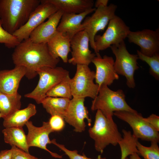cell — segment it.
Instances as JSON below:
<instances>
[{"mask_svg":"<svg viewBox=\"0 0 159 159\" xmlns=\"http://www.w3.org/2000/svg\"><path fill=\"white\" fill-rule=\"evenodd\" d=\"M26 72V68L22 66L0 71V91L9 95L16 94L20 82Z\"/></svg>","mask_w":159,"mask_h":159,"instance_id":"18","label":"cell"},{"mask_svg":"<svg viewBox=\"0 0 159 159\" xmlns=\"http://www.w3.org/2000/svg\"><path fill=\"white\" fill-rule=\"evenodd\" d=\"M2 115L0 112V118H2Z\"/></svg>","mask_w":159,"mask_h":159,"instance_id":"38","label":"cell"},{"mask_svg":"<svg viewBox=\"0 0 159 159\" xmlns=\"http://www.w3.org/2000/svg\"><path fill=\"white\" fill-rule=\"evenodd\" d=\"M130 31V27L122 19L115 15L110 21L103 34H96L95 37L96 56L100 55V51L124 41Z\"/></svg>","mask_w":159,"mask_h":159,"instance_id":"8","label":"cell"},{"mask_svg":"<svg viewBox=\"0 0 159 159\" xmlns=\"http://www.w3.org/2000/svg\"><path fill=\"white\" fill-rule=\"evenodd\" d=\"M96 9L92 8L79 14L63 13L57 26V31L66 34L71 39L78 32L84 30L82 21Z\"/></svg>","mask_w":159,"mask_h":159,"instance_id":"19","label":"cell"},{"mask_svg":"<svg viewBox=\"0 0 159 159\" xmlns=\"http://www.w3.org/2000/svg\"><path fill=\"white\" fill-rule=\"evenodd\" d=\"M84 102L85 98H72L70 100L64 116L65 121L72 126L74 130L76 132H81L85 130V120L89 125H90L92 122Z\"/></svg>","mask_w":159,"mask_h":159,"instance_id":"13","label":"cell"},{"mask_svg":"<svg viewBox=\"0 0 159 159\" xmlns=\"http://www.w3.org/2000/svg\"><path fill=\"white\" fill-rule=\"evenodd\" d=\"M91 110H100L108 119L113 118V113L116 111L137 112L127 104L122 90L113 91L104 85L99 87L97 95L92 101Z\"/></svg>","mask_w":159,"mask_h":159,"instance_id":"4","label":"cell"},{"mask_svg":"<svg viewBox=\"0 0 159 159\" xmlns=\"http://www.w3.org/2000/svg\"><path fill=\"white\" fill-rule=\"evenodd\" d=\"M149 147L143 145L138 141L137 148L138 154L141 155L144 159H159V148L158 143L151 142Z\"/></svg>","mask_w":159,"mask_h":159,"instance_id":"29","label":"cell"},{"mask_svg":"<svg viewBox=\"0 0 159 159\" xmlns=\"http://www.w3.org/2000/svg\"><path fill=\"white\" fill-rule=\"evenodd\" d=\"M63 12L58 10L31 33L29 39L35 43H47L57 32V28Z\"/></svg>","mask_w":159,"mask_h":159,"instance_id":"17","label":"cell"},{"mask_svg":"<svg viewBox=\"0 0 159 159\" xmlns=\"http://www.w3.org/2000/svg\"><path fill=\"white\" fill-rule=\"evenodd\" d=\"M21 97L18 92L9 95L0 91V112L3 119L20 109Z\"/></svg>","mask_w":159,"mask_h":159,"instance_id":"25","label":"cell"},{"mask_svg":"<svg viewBox=\"0 0 159 159\" xmlns=\"http://www.w3.org/2000/svg\"><path fill=\"white\" fill-rule=\"evenodd\" d=\"M37 112L35 105L30 103L26 108L18 110L4 118L3 125L5 128L23 127L30 117L36 114Z\"/></svg>","mask_w":159,"mask_h":159,"instance_id":"22","label":"cell"},{"mask_svg":"<svg viewBox=\"0 0 159 159\" xmlns=\"http://www.w3.org/2000/svg\"><path fill=\"white\" fill-rule=\"evenodd\" d=\"M37 74L39 80L37 85L32 91L24 96L34 100L38 104H41L50 90L69 75L68 70L59 67H43L38 70Z\"/></svg>","mask_w":159,"mask_h":159,"instance_id":"5","label":"cell"},{"mask_svg":"<svg viewBox=\"0 0 159 159\" xmlns=\"http://www.w3.org/2000/svg\"><path fill=\"white\" fill-rule=\"evenodd\" d=\"M48 122L53 132L62 131L65 125L64 118L58 115L51 116Z\"/></svg>","mask_w":159,"mask_h":159,"instance_id":"32","label":"cell"},{"mask_svg":"<svg viewBox=\"0 0 159 159\" xmlns=\"http://www.w3.org/2000/svg\"><path fill=\"white\" fill-rule=\"evenodd\" d=\"M53 4L63 13L80 14L93 8L92 0H44Z\"/></svg>","mask_w":159,"mask_h":159,"instance_id":"21","label":"cell"},{"mask_svg":"<svg viewBox=\"0 0 159 159\" xmlns=\"http://www.w3.org/2000/svg\"><path fill=\"white\" fill-rule=\"evenodd\" d=\"M114 62L112 57L107 55L103 57L100 55L96 56L92 60L96 68L95 82L99 87L103 85L110 86L119 79V75L115 69Z\"/></svg>","mask_w":159,"mask_h":159,"instance_id":"16","label":"cell"},{"mask_svg":"<svg viewBox=\"0 0 159 159\" xmlns=\"http://www.w3.org/2000/svg\"><path fill=\"white\" fill-rule=\"evenodd\" d=\"M5 142L29 153L27 136L23 127H14L5 128L2 131Z\"/></svg>","mask_w":159,"mask_h":159,"instance_id":"23","label":"cell"},{"mask_svg":"<svg viewBox=\"0 0 159 159\" xmlns=\"http://www.w3.org/2000/svg\"><path fill=\"white\" fill-rule=\"evenodd\" d=\"M25 125L28 130L26 135L27 140L29 147H37L45 150L55 158H62V155L52 152L47 148V144H51L49 135L53 132L48 122H43L42 125L40 127L34 126L32 122L29 121L26 123Z\"/></svg>","mask_w":159,"mask_h":159,"instance_id":"15","label":"cell"},{"mask_svg":"<svg viewBox=\"0 0 159 159\" xmlns=\"http://www.w3.org/2000/svg\"><path fill=\"white\" fill-rule=\"evenodd\" d=\"M90 39L85 30L75 34L70 40L72 57L68 62L73 65L89 66L96 55L90 49Z\"/></svg>","mask_w":159,"mask_h":159,"instance_id":"12","label":"cell"},{"mask_svg":"<svg viewBox=\"0 0 159 159\" xmlns=\"http://www.w3.org/2000/svg\"><path fill=\"white\" fill-rule=\"evenodd\" d=\"M129 159H142L141 158L137 153H135L130 155Z\"/></svg>","mask_w":159,"mask_h":159,"instance_id":"37","label":"cell"},{"mask_svg":"<svg viewBox=\"0 0 159 159\" xmlns=\"http://www.w3.org/2000/svg\"><path fill=\"white\" fill-rule=\"evenodd\" d=\"M88 132L94 141L95 150L102 153L107 145L116 146L122 138L113 119L107 118L99 110H97L94 125Z\"/></svg>","mask_w":159,"mask_h":159,"instance_id":"3","label":"cell"},{"mask_svg":"<svg viewBox=\"0 0 159 159\" xmlns=\"http://www.w3.org/2000/svg\"><path fill=\"white\" fill-rule=\"evenodd\" d=\"M109 1L108 0H97L95 4L96 8L100 6H107Z\"/></svg>","mask_w":159,"mask_h":159,"instance_id":"36","label":"cell"},{"mask_svg":"<svg viewBox=\"0 0 159 159\" xmlns=\"http://www.w3.org/2000/svg\"><path fill=\"white\" fill-rule=\"evenodd\" d=\"M138 59L146 62L149 65V72L156 80L159 79V54L150 57L144 55L139 50L137 51Z\"/></svg>","mask_w":159,"mask_h":159,"instance_id":"28","label":"cell"},{"mask_svg":"<svg viewBox=\"0 0 159 159\" xmlns=\"http://www.w3.org/2000/svg\"><path fill=\"white\" fill-rule=\"evenodd\" d=\"M40 0H0V19L3 28L13 35L27 22Z\"/></svg>","mask_w":159,"mask_h":159,"instance_id":"2","label":"cell"},{"mask_svg":"<svg viewBox=\"0 0 159 159\" xmlns=\"http://www.w3.org/2000/svg\"><path fill=\"white\" fill-rule=\"evenodd\" d=\"M127 38L130 42L140 47V51L145 55L151 57L159 53V29L155 31L145 29L135 32L130 31Z\"/></svg>","mask_w":159,"mask_h":159,"instance_id":"14","label":"cell"},{"mask_svg":"<svg viewBox=\"0 0 159 159\" xmlns=\"http://www.w3.org/2000/svg\"><path fill=\"white\" fill-rule=\"evenodd\" d=\"M12 154L11 149L2 150L0 152V159H11Z\"/></svg>","mask_w":159,"mask_h":159,"instance_id":"35","label":"cell"},{"mask_svg":"<svg viewBox=\"0 0 159 159\" xmlns=\"http://www.w3.org/2000/svg\"><path fill=\"white\" fill-rule=\"evenodd\" d=\"M12 154L11 159H40L19 148L11 146Z\"/></svg>","mask_w":159,"mask_h":159,"instance_id":"33","label":"cell"},{"mask_svg":"<svg viewBox=\"0 0 159 159\" xmlns=\"http://www.w3.org/2000/svg\"><path fill=\"white\" fill-rule=\"evenodd\" d=\"M58 10L52 4L41 0L40 4L32 12L26 23L13 35L20 42L29 38L36 28Z\"/></svg>","mask_w":159,"mask_h":159,"instance_id":"11","label":"cell"},{"mask_svg":"<svg viewBox=\"0 0 159 159\" xmlns=\"http://www.w3.org/2000/svg\"><path fill=\"white\" fill-rule=\"evenodd\" d=\"M122 132L123 137L118 143L121 150L120 159H125L128 155L135 153H137L138 154V151L137 148L138 139L132 134L130 131L123 129Z\"/></svg>","mask_w":159,"mask_h":159,"instance_id":"26","label":"cell"},{"mask_svg":"<svg viewBox=\"0 0 159 159\" xmlns=\"http://www.w3.org/2000/svg\"><path fill=\"white\" fill-rule=\"evenodd\" d=\"M71 39L65 33L57 31L47 42L49 51L55 58H60L63 62H68V55L71 52Z\"/></svg>","mask_w":159,"mask_h":159,"instance_id":"20","label":"cell"},{"mask_svg":"<svg viewBox=\"0 0 159 159\" xmlns=\"http://www.w3.org/2000/svg\"><path fill=\"white\" fill-rule=\"evenodd\" d=\"M117 5L111 4L107 6H100L96 8L90 16H86L82 24L87 32L91 48L96 53L95 37L97 32L104 30L110 21L115 16Z\"/></svg>","mask_w":159,"mask_h":159,"instance_id":"9","label":"cell"},{"mask_svg":"<svg viewBox=\"0 0 159 159\" xmlns=\"http://www.w3.org/2000/svg\"><path fill=\"white\" fill-rule=\"evenodd\" d=\"M51 144L54 145L63 151L70 159H94L87 157L84 153L83 154V155L79 154L78 151L76 150H72L67 149L64 145L57 143L55 139L51 140ZM95 159H106V158H105L102 157L100 155H99Z\"/></svg>","mask_w":159,"mask_h":159,"instance_id":"31","label":"cell"},{"mask_svg":"<svg viewBox=\"0 0 159 159\" xmlns=\"http://www.w3.org/2000/svg\"><path fill=\"white\" fill-rule=\"evenodd\" d=\"M144 119L148 122L155 130L159 132V116L153 114L147 118L144 117Z\"/></svg>","mask_w":159,"mask_h":159,"instance_id":"34","label":"cell"},{"mask_svg":"<svg viewBox=\"0 0 159 159\" xmlns=\"http://www.w3.org/2000/svg\"><path fill=\"white\" fill-rule=\"evenodd\" d=\"M12 58L15 66L25 67V76L29 79L35 77L37 72L44 67H55L59 58H54L50 54L47 43H35L29 38L20 42L14 48Z\"/></svg>","mask_w":159,"mask_h":159,"instance_id":"1","label":"cell"},{"mask_svg":"<svg viewBox=\"0 0 159 159\" xmlns=\"http://www.w3.org/2000/svg\"><path fill=\"white\" fill-rule=\"evenodd\" d=\"M70 100L66 98L46 97L41 104L51 116L58 115L64 118Z\"/></svg>","mask_w":159,"mask_h":159,"instance_id":"24","label":"cell"},{"mask_svg":"<svg viewBox=\"0 0 159 159\" xmlns=\"http://www.w3.org/2000/svg\"><path fill=\"white\" fill-rule=\"evenodd\" d=\"M75 74L70 80L72 98H85L89 97L94 99L97 95L99 87L94 82L95 72L88 66L76 65Z\"/></svg>","mask_w":159,"mask_h":159,"instance_id":"6","label":"cell"},{"mask_svg":"<svg viewBox=\"0 0 159 159\" xmlns=\"http://www.w3.org/2000/svg\"><path fill=\"white\" fill-rule=\"evenodd\" d=\"M20 42L15 36L3 28L0 19V43L4 44L8 48H14Z\"/></svg>","mask_w":159,"mask_h":159,"instance_id":"30","label":"cell"},{"mask_svg":"<svg viewBox=\"0 0 159 159\" xmlns=\"http://www.w3.org/2000/svg\"><path fill=\"white\" fill-rule=\"evenodd\" d=\"M125 159H129V158H127H127H125Z\"/></svg>","mask_w":159,"mask_h":159,"instance_id":"39","label":"cell"},{"mask_svg":"<svg viewBox=\"0 0 159 159\" xmlns=\"http://www.w3.org/2000/svg\"><path fill=\"white\" fill-rule=\"evenodd\" d=\"M113 115L127 123L133 130V134L138 139L158 143V132L144 119L141 113L122 111L114 112Z\"/></svg>","mask_w":159,"mask_h":159,"instance_id":"10","label":"cell"},{"mask_svg":"<svg viewBox=\"0 0 159 159\" xmlns=\"http://www.w3.org/2000/svg\"><path fill=\"white\" fill-rule=\"evenodd\" d=\"M110 47L116 58L114 67L116 72L118 75L125 76L127 87L134 88L135 86L134 73L139 68L137 54H131L129 52L124 41Z\"/></svg>","mask_w":159,"mask_h":159,"instance_id":"7","label":"cell"},{"mask_svg":"<svg viewBox=\"0 0 159 159\" xmlns=\"http://www.w3.org/2000/svg\"><path fill=\"white\" fill-rule=\"evenodd\" d=\"M71 78L69 75L55 85L46 93V97L72 98L70 85Z\"/></svg>","mask_w":159,"mask_h":159,"instance_id":"27","label":"cell"}]
</instances>
